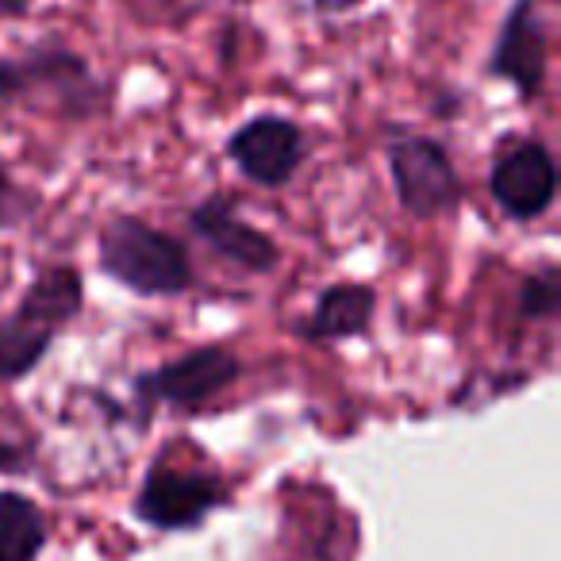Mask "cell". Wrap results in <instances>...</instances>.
I'll list each match as a JSON object with an SVG mask.
<instances>
[{
  "label": "cell",
  "mask_w": 561,
  "mask_h": 561,
  "mask_svg": "<svg viewBox=\"0 0 561 561\" xmlns=\"http://www.w3.org/2000/svg\"><path fill=\"white\" fill-rule=\"evenodd\" d=\"M242 374V362L227 346H201L185 358L158 366L139 377V397L147 408L162 404L173 412H196L208 404L216 392L231 389Z\"/></svg>",
  "instance_id": "277c9868"
},
{
  "label": "cell",
  "mask_w": 561,
  "mask_h": 561,
  "mask_svg": "<svg viewBox=\"0 0 561 561\" xmlns=\"http://www.w3.org/2000/svg\"><path fill=\"white\" fill-rule=\"evenodd\" d=\"M227 154L231 162L242 170V178H250L254 185L262 188H280L289 185L293 173L300 170L308 154V142H305V131H300L293 119L285 116H254L231 135L227 142Z\"/></svg>",
  "instance_id": "52a82bcc"
},
{
  "label": "cell",
  "mask_w": 561,
  "mask_h": 561,
  "mask_svg": "<svg viewBox=\"0 0 561 561\" xmlns=\"http://www.w3.org/2000/svg\"><path fill=\"white\" fill-rule=\"evenodd\" d=\"M219 504H224V484L216 477L185 473L173 466H150L139 496H135V515L158 530H181L196 527Z\"/></svg>",
  "instance_id": "ba28073f"
},
{
  "label": "cell",
  "mask_w": 561,
  "mask_h": 561,
  "mask_svg": "<svg viewBox=\"0 0 561 561\" xmlns=\"http://www.w3.org/2000/svg\"><path fill=\"white\" fill-rule=\"evenodd\" d=\"M47 546V519L24 492H0V561H35Z\"/></svg>",
  "instance_id": "7c38bea8"
},
{
  "label": "cell",
  "mask_w": 561,
  "mask_h": 561,
  "mask_svg": "<svg viewBox=\"0 0 561 561\" xmlns=\"http://www.w3.org/2000/svg\"><path fill=\"white\" fill-rule=\"evenodd\" d=\"M4 196H9V173L0 165V208H4Z\"/></svg>",
  "instance_id": "e0dca14e"
},
{
  "label": "cell",
  "mask_w": 561,
  "mask_h": 561,
  "mask_svg": "<svg viewBox=\"0 0 561 561\" xmlns=\"http://www.w3.org/2000/svg\"><path fill=\"white\" fill-rule=\"evenodd\" d=\"M35 0H0V20H20L32 12Z\"/></svg>",
  "instance_id": "2e32d148"
},
{
  "label": "cell",
  "mask_w": 561,
  "mask_h": 561,
  "mask_svg": "<svg viewBox=\"0 0 561 561\" xmlns=\"http://www.w3.org/2000/svg\"><path fill=\"white\" fill-rule=\"evenodd\" d=\"M358 4H366V0H312V9L320 16H343V12H354Z\"/></svg>",
  "instance_id": "9a60e30c"
},
{
  "label": "cell",
  "mask_w": 561,
  "mask_h": 561,
  "mask_svg": "<svg viewBox=\"0 0 561 561\" xmlns=\"http://www.w3.org/2000/svg\"><path fill=\"white\" fill-rule=\"evenodd\" d=\"M489 196L512 219H538L542 211H550L558 196V165L546 142L519 139L504 154H496L489 173Z\"/></svg>",
  "instance_id": "8992f818"
},
{
  "label": "cell",
  "mask_w": 561,
  "mask_h": 561,
  "mask_svg": "<svg viewBox=\"0 0 561 561\" xmlns=\"http://www.w3.org/2000/svg\"><path fill=\"white\" fill-rule=\"evenodd\" d=\"M546 66H550V35H546L538 0H512L492 43L489 73L512 81L519 101H535L546 85Z\"/></svg>",
  "instance_id": "5b68a950"
},
{
  "label": "cell",
  "mask_w": 561,
  "mask_h": 561,
  "mask_svg": "<svg viewBox=\"0 0 561 561\" xmlns=\"http://www.w3.org/2000/svg\"><path fill=\"white\" fill-rule=\"evenodd\" d=\"M81 300H85V293H81V273L73 270V265H50V270H43L39 277L27 285L20 305L39 316V320H47L50 328L62 331L66 323L81 312Z\"/></svg>",
  "instance_id": "4fadbf2b"
},
{
  "label": "cell",
  "mask_w": 561,
  "mask_h": 561,
  "mask_svg": "<svg viewBox=\"0 0 561 561\" xmlns=\"http://www.w3.org/2000/svg\"><path fill=\"white\" fill-rule=\"evenodd\" d=\"M101 93L104 85L89 70L85 58L58 43H43V47L0 62V101L16 104V108L85 119L96 112Z\"/></svg>",
  "instance_id": "6da1fadb"
},
{
  "label": "cell",
  "mask_w": 561,
  "mask_h": 561,
  "mask_svg": "<svg viewBox=\"0 0 561 561\" xmlns=\"http://www.w3.org/2000/svg\"><path fill=\"white\" fill-rule=\"evenodd\" d=\"M188 224H193V231L201 234L219 257H227V262L239 265V270H250V273L277 270V262H280L277 242L265 231H257V227H250L247 219L234 211V204L224 201V196H208V201L196 204Z\"/></svg>",
  "instance_id": "9c48e42d"
},
{
  "label": "cell",
  "mask_w": 561,
  "mask_h": 561,
  "mask_svg": "<svg viewBox=\"0 0 561 561\" xmlns=\"http://www.w3.org/2000/svg\"><path fill=\"white\" fill-rule=\"evenodd\" d=\"M58 328L27 312L24 305L12 316H0V381H20L27 377L55 343Z\"/></svg>",
  "instance_id": "8fae6325"
},
{
  "label": "cell",
  "mask_w": 561,
  "mask_h": 561,
  "mask_svg": "<svg viewBox=\"0 0 561 561\" xmlns=\"http://www.w3.org/2000/svg\"><path fill=\"white\" fill-rule=\"evenodd\" d=\"M561 308V277L553 265L523 280L519 289V316L523 320H553Z\"/></svg>",
  "instance_id": "5bb4252c"
},
{
  "label": "cell",
  "mask_w": 561,
  "mask_h": 561,
  "mask_svg": "<svg viewBox=\"0 0 561 561\" xmlns=\"http://www.w3.org/2000/svg\"><path fill=\"white\" fill-rule=\"evenodd\" d=\"M101 270L139 297H181L193 285L188 250L142 219H112L96 239Z\"/></svg>",
  "instance_id": "7a4b0ae2"
},
{
  "label": "cell",
  "mask_w": 561,
  "mask_h": 561,
  "mask_svg": "<svg viewBox=\"0 0 561 561\" xmlns=\"http://www.w3.org/2000/svg\"><path fill=\"white\" fill-rule=\"evenodd\" d=\"M389 170L400 208L415 219H435L461 201V181L443 142L408 135L389 147Z\"/></svg>",
  "instance_id": "3957f363"
},
{
  "label": "cell",
  "mask_w": 561,
  "mask_h": 561,
  "mask_svg": "<svg viewBox=\"0 0 561 561\" xmlns=\"http://www.w3.org/2000/svg\"><path fill=\"white\" fill-rule=\"evenodd\" d=\"M377 312V293L369 285H331L316 300L312 316L300 323L308 343H335V339L362 335Z\"/></svg>",
  "instance_id": "30bf717a"
}]
</instances>
